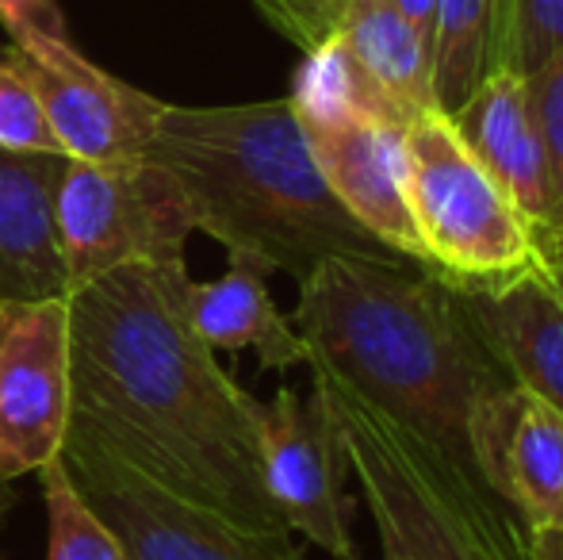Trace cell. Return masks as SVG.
<instances>
[{
    "label": "cell",
    "instance_id": "cb8c5ba5",
    "mask_svg": "<svg viewBox=\"0 0 563 560\" xmlns=\"http://www.w3.org/2000/svg\"><path fill=\"white\" fill-rule=\"evenodd\" d=\"M0 23L12 39L66 35V20H62L54 0H0Z\"/></svg>",
    "mask_w": 563,
    "mask_h": 560
},
{
    "label": "cell",
    "instance_id": "7a4b0ae2",
    "mask_svg": "<svg viewBox=\"0 0 563 560\" xmlns=\"http://www.w3.org/2000/svg\"><path fill=\"white\" fill-rule=\"evenodd\" d=\"M307 369L475 472L467 426L514 384L449 281L407 257H330L299 281L291 315Z\"/></svg>",
    "mask_w": 563,
    "mask_h": 560
},
{
    "label": "cell",
    "instance_id": "e0dca14e",
    "mask_svg": "<svg viewBox=\"0 0 563 560\" xmlns=\"http://www.w3.org/2000/svg\"><path fill=\"white\" fill-rule=\"evenodd\" d=\"M334 39L356 77L399 123L433 108L430 43L395 12L391 0H349Z\"/></svg>",
    "mask_w": 563,
    "mask_h": 560
},
{
    "label": "cell",
    "instance_id": "2e32d148",
    "mask_svg": "<svg viewBox=\"0 0 563 560\" xmlns=\"http://www.w3.org/2000/svg\"><path fill=\"white\" fill-rule=\"evenodd\" d=\"M180 311L188 327L211 345V350H250L257 353L261 369L288 373L307 365V345L288 315H280L268 273L242 257H230V270L216 281H180Z\"/></svg>",
    "mask_w": 563,
    "mask_h": 560
},
{
    "label": "cell",
    "instance_id": "7c38bea8",
    "mask_svg": "<svg viewBox=\"0 0 563 560\" xmlns=\"http://www.w3.org/2000/svg\"><path fill=\"white\" fill-rule=\"evenodd\" d=\"M467 446L479 480L526 530L563 526V411L526 384L490 392L472 415Z\"/></svg>",
    "mask_w": 563,
    "mask_h": 560
},
{
    "label": "cell",
    "instance_id": "4fadbf2b",
    "mask_svg": "<svg viewBox=\"0 0 563 560\" xmlns=\"http://www.w3.org/2000/svg\"><path fill=\"white\" fill-rule=\"evenodd\" d=\"M456 296L514 384L563 411V257H544L510 281L456 288Z\"/></svg>",
    "mask_w": 563,
    "mask_h": 560
},
{
    "label": "cell",
    "instance_id": "52a82bcc",
    "mask_svg": "<svg viewBox=\"0 0 563 560\" xmlns=\"http://www.w3.org/2000/svg\"><path fill=\"white\" fill-rule=\"evenodd\" d=\"M192 231L177 180L157 162L92 165L66 157L54 188L66 296L123 265H185Z\"/></svg>",
    "mask_w": 563,
    "mask_h": 560
},
{
    "label": "cell",
    "instance_id": "5b68a950",
    "mask_svg": "<svg viewBox=\"0 0 563 560\" xmlns=\"http://www.w3.org/2000/svg\"><path fill=\"white\" fill-rule=\"evenodd\" d=\"M407 204L422 262L456 288L510 281L544 262L526 216L498 180L464 146L438 108L415 116L402 131Z\"/></svg>",
    "mask_w": 563,
    "mask_h": 560
},
{
    "label": "cell",
    "instance_id": "603a6c76",
    "mask_svg": "<svg viewBox=\"0 0 563 560\" xmlns=\"http://www.w3.org/2000/svg\"><path fill=\"white\" fill-rule=\"evenodd\" d=\"M253 4L288 43L311 54L338 35V23L345 15L349 0H253Z\"/></svg>",
    "mask_w": 563,
    "mask_h": 560
},
{
    "label": "cell",
    "instance_id": "6da1fadb",
    "mask_svg": "<svg viewBox=\"0 0 563 560\" xmlns=\"http://www.w3.org/2000/svg\"><path fill=\"white\" fill-rule=\"evenodd\" d=\"M185 265H123L69 307V422L157 487L245 530L288 534L261 472L257 396L180 311Z\"/></svg>",
    "mask_w": 563,
    "mask_h": 560
},
{
    "label": "cell",
    "instance_id": "ffe728a7",
    "mask_svg": "<svg viewBox=\"0 0 563 560\" xmlns=\"http://www.w3.org/2000/svg\"><path fill=\"white\" fill-rule=\"evenodd\" d=\"M526 97L537 123V135H541L552 185V223L549 234H544L541 254L563 257V46L533 77H526Z\"/></svg>",
    "mask_w": 563,
    "mask_h": 560
},
{
    "label": "cell",
    "instance_id": "8992f818",
    "mask_svg": "<svg viewBox=\"0 0 563 560\" xmlns=\"http://www.w3.org/2000/svg\"><path fill=\"white\" fill-rule=\"evenodd\" d=\"M288 100L341 208L387 250L426 265L407 204V123L372 97L338 39L307 54Z\"/></svg>",
    "mask_w": 563,
    "mask_h": 560
},
{
    "label": "cell",
    "instance_id": "ba28073f",
    "mask_svg": "<svg viewBox=\"0 0 563 560\" xmlns=\"http://www.w3.org/2000/svg\"><path fill=\"white\" fill-rule=\"evenodd\" d=\"M62 464L81 499L115 534L126 560H303L291 534L245 530L165 492L77 422L66 430Z\"/></svg>",
    "mask_w": 563,
    "mask_h": 560
},
{
    "label": "cell",
    "instance_id": "8fae6325",
    "mask_svg": "<svg viewBox=\"0 0 563 560\" xmlns=\"http://www.w3.org/2000/svg\"><path fill=\"white\" fill-rule=\"evenodd\" d=\"M257 446L268 499L288 534H303L334 560H361L345 507L349 457L319 392L299 396L284 384L268 404L257 399Z\"/></svg>",
    "mask_w": 563,
    "mask_h": 560
},
{
    "label": "cell",
    "instance_id": "7402d4cb",
    "mask_svg": "<svg viewBox=\"0 0 563 560\" xmlns=\"http://www.w3.org/2000/svg\"><path fill=\"white\" fill-rule=\"evenodd\" d=\"M0 146L20 154H62L43 105L4 54H0Z\"/></svg>",
    "mask_w": 563,
    "mask_h": 560
},
{
    "label": "cell",
    "instance_id": "5bb4252c",
    "mask_svg": "<svg viewBox=\"0 0 563 560\" xmlns=\"http://www.w3.org/2000/svg\"><path fill=\"white\" fill-rule=\"evenodd\" d=\"M449 120L464 146L514 200V208L526 216L537 246H544L552 223V185L541 135L529 112L526 77L514 69H495Z\"/></svg>",
    "mask_w": 563,
    "mask_h": 560
},
{
    "label": "cell",
    "instance_id": "9c48e42d",
    "mask_svg": "<svg viewBox=\"0 0 563 560\" xmlns=\"http://www.w3.org/2000/svg\"><path fill=\"white\" fill-rule=\"evenodd\" d=\"M4 58L31 85L62 154L74 162L123 165L146 157L165 100L89 62L69 35H23L4 46Z\"/></svg>",
    "mask_w": 563,
    "mask_h": 560
},
{
    "label": "cell",
    "instance_id": "484cf974",
    "mask_svg": "<svg viewBox=\"0 0 563 560\" xmlns=\"http://www.w3.org/2000/svg\"><path fill=\"white\" fill-rule=\"evenodd\" d=\"M529 560H563V526L529 530Z\"/></svg>",
    "mask_w": 563,
    "mask_h": 560
},
{
    "label": "cell",
    "instance_id": "30bf717a",
    "mask_svg": "<svg viewBox=\"0 0 563 560\" xmlns=\"http://www.w3.org/2000/svg\"><path fill=\"white\" fill-rule=\"evenodd\" d=\"M69 411L66 296L0 304V484L58 461Z\"/></svg>",
    "mask_w": 563,
    "mask_h": 560
},
{
    "label": "cell",
    "instance_id": "4316f807",
    "mask_svg": "<svg viewBox=\"0 0 563 560\" xmlns=\"http://www.w3.org/2000/svg\"><path fill=\"white\" fill-rule=\"evenodd\" d=\"M8 503H12V492H8V484H0V518H4Z\"/></svg>",
    "mask_w": 563,
    "mask_h": 560
},
{
    "label": "cell",
    "instance_id": "9a60e30c",
    "mask_svg": "<svg viewBox=\"0 0 563 560\" xmlns=\"http://www.w3.org/2000/svg\"><path fill=\"white\" fill-rule=\"evenodd\" d=\"M66 154H20L0 146V304L66 296L54 188Z\"/></svg>",
    "mask_w": 563,
    "mask_h": 560
},
{
    "label": "cell",
    "instance_id": "3957f363",
    "mask_svg": "<svg viewBox=\"0 0 563 560\" xmlns=\"http://www.w3.org/2000/svg\"><path fill=\"white\" fill-rule=\"evenodd\" d=\"M146 157L177 180L196 231L265 273L299 284L330 257H399L330 193L291 100L162 105Z\"/></svg>",
    "mask_w": 563,
    "mask_h": 560
},
{
    "label": "cell",
    "instance_id": "ac0fdd59",
    "mask_svg": "<svg viewBox=\"0 0 563 560\" xmlns=\"http://www.w3.org/2000/svg\"><path fill=\"white\" fill-rule=\"evenodd\" d=\"M510 0H438L430 31V97L456 116L495 69H506Z\"/></svg>",
    "mask_w": 563,
    "mask_h": 560
},
{
    "label": "cell",
    "instance_id": "44dd1931",
    "mask_svg": "<svg viewBox=\"0 0 563 560\" xmlns=\"http://www.w3.org/2000/svg\"><path fill=\"white\" fill-rule=\"evenodd\" d=\"M563 46V0H510L506 69L533 77Z\"/></svg>",
    "mask_w": 563,
    "mask_h": 560
},
{
    "label": "cell",
    "instance_id": "d4e9b609",
    "mask_svg": "<svg viewBox=\"0 0 563 560\" xmlns=\"http://www.w3.org/2000/svg\"><path fill=\"white\" fill-rule=\"evenodd\" d=\"M391 8L402 15V20L410 23V28L418 31V35L430 43V31H433V8H438V0H391Z\"/></svg>",
    "mask_w": 563,
    "mask_h": 560
},
{
    "label": "cell",
    "instance_id": "277c9868",
    "mask_svg": "<svg viewBox=\"0 0 563 560\" xmlns=\"http://www.w3.org/2000/svg\"><path fill=\"white\" fill-rule=\"evenodd\" d=\"M376 523L379 560H529V530L479 480L338 381L311 373Z\"/></svg>",
    "mask_w": 563,
    "mask_h": 560
},
{
    "label": "cell",
    "instance_id": "d6986e66",
    "mask_svg": "<svg viewBox=\"0 0 563 560\" xmlns=\"http://www.w3.org/2000/svg\"><path fill=\"white\" fill-rule=\"evenodd\" d=\"M46 499V560H126L115 534L100 523V515L81 499L77 484L69 480L62 457L38 472Z\"/></svg>",
    "mask_w": 563,
    "mask_h": 560
}]
</instances>
